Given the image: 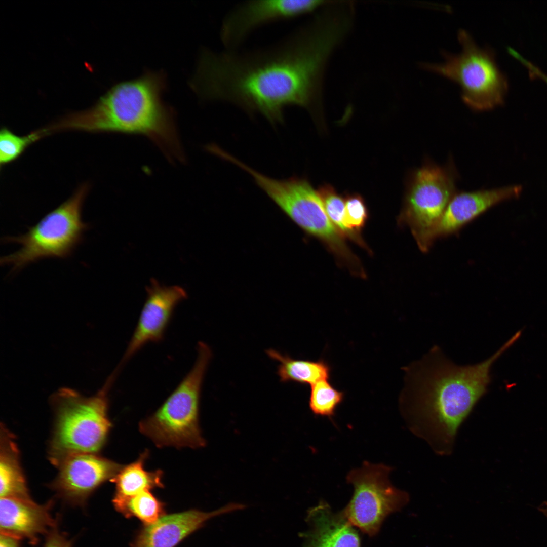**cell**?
Segmentation results:
<instances>
[{"label": "cell", "instance_id": "1", "mask_svg": "<svg viewBox=\"0 0 547 547\" xmlns=\"http://www.w3.org/2000/svg\"><path fill=\"white\" fill-rule=\"evenodd\" d=\"M315 21L266 46L200 54L193 86L201 98L233 104L273 124L291 105L311 106L324 63L342 33Z\"/></svg>", "mask_w": 547, "mask_h": 547}, {"label": "cell", "instance_id": "2", "mask_svg": "<svg viewBox=\"0 0 547 547\" xmlns=\"http://www.w3.org/2000/svg\"><path fill=\"white\" fill-rule=\"evenodd\" d=\"M510 346L506 342L488 359L465 366L455 364L434 347L421 361L402 368V409L412 432L437 453L452 451L459 427L487 392L493 363Z\"/></svg>", "mask_w": 547, "mask_h": 547}, {"label": "cell", "instance_id": "3", "mask_svg": "<svg viewBox=\"0 0 547 547\" xmlns=\"http://www.w3.org/2000/svg\"><path fill=\"white\" fill-rule=\"evenodd\" d=\"M165 86L162 72H146L116 85L92 109L68 116L56 123L54 129L142 135L171 162H183L174 112L161 99Z\"/></svg>", "mask_w": 547, "mask_h": 547}, {"label": "cell", "instance_id": "4", "mask_svg": "<svg viewBox=\"0 0 547 547\" xmlns=\"http://www.w3.org/2000/svg\"><path fill=\"white\" fill-rule=\"evenodd\" d=\"M116 374L93 396L64 387L51 397L55 422L49 453L53 464L73 455L96 454L103 446L111 426L108 393Z\"/></svg>", "mask_w": 547, "mask_h": 547}, {"label": "cell", "instance_id": "5", "mask_svg": "<svg viewBox=\"0 0 547 547\" xmlns=\"http://www.w3.org/2000/svg\"><path fill=\"white\" fill-rule=\"evenodd\" d=\"M234 164L249 174L258 186L294 222L307 234L322 241L353 274L359 276L363 272L359 259L330 221L318 191L307 180L296 177L274 179L238 159Z\"/></svg>", "mask_w": 547, "mask_h": 547}, {"label": "cell", "instance_id": "6", "mask_svg": "<svg viewBox=\"0 0 547 547\" xmlns=\"http://www.w3.org/2000/svg\"><path fill=\"white\" fill-rule=\"evenodd\" d=\"M194 364L158 409L139 425L141 433L158 447H204L199 423L204 376L212 357L209 346L200 342Z\"/></svg>", "mask_w": 547, "mask_h": 547}, {"label": "cell", "instance_id": "7", "mask_svg": "<svg viewBox=\"0 0 547 547\" xmlns=\"http://www.w3.org/2000/svg\"><path fill=\"white\" fill-rule=\"evenodd\" d=\"M88 190V185H82L66 201L28 227L25 233L4 237L3 243H15L20 247L2 257L1 264L10 267L14 272L45 258L69 257L89 227L82 219Z\"/></svg>", "mask_w": 547, "mask_h": 547}, {"label": "cell", "instance_id": "8", "mask_svg": "<svg viewBox=\"0 0 547 547\" xmlns=\"http://www.w3.org/2000/svg\"><path fill=\"white\" fill-rule=\"evenodd\" d=\"M458 39L462 48L460 53L443 52V62L423 63L421 66L458 84L462 100L474 111H486L501 104L506 83L492 52L478 46L465 30L458 31Z\"/></svg>", "mask_w": 547, "mask_h": 547}, {"label": "cell", "instance_id": "9", "mask_svg": "<svg viewBox=\"0 0 547 547\" xmlns=\"http://www.w3.org/2000/svg\"><path fill=\"white\" fill-rule=\"evenodd\" d=\"M392 470L382 463L364 461L361 467L351 470L346 476L354 491L342 511L354 527L369 536L376 535L384 519L401 511L409 501V494L389 481Z\"/></svg>", "mask_w": 547, "mask_h": 547}, {"label": "cell", "instance_id": "10", "mask_svg": "<svg viewBox=\"0 0 547 547\" xmlns=\"http://www.w3.org/2000/svg\"><path fill=\"white\" fill-rule=\"evenodd\" d=\"M455 193L454 178L449 169L425 164L412 175L398 223L410 229L418 244L439 222Z\"/></svg>", "mask_w": 547, "mask_h": 547}, {"label": "cell", "instance_id": "11", "mask_svg": "<svg viewBox=\"0 0 547 547\" xmlns=\"http://www.w3.org/2000/svg\"><path fill=\"white\" fill-rule=\"evenodd\" d=\"M323 2L316 0H248L236 5L222 20L220 38L226 50L240 49L247 37L265 25L308 13Z\"/></svg>", "mask_w": 547, "mask_h": 547}, {"label": "cell", "instance_id": "12", "mask_svg": "<svg viewBox=\"0 0 547 547\" xmlns=\"http://www.w3.org/2000/svg\"><path fill=\"white\" fill-rule=\"evenodd\" d=\"M59 471L51 485L56 494L72 505L84 506L94 491L111 480L122 466L96 454H80L66 457L57 466Z\"/></svg>", "mask_w": 547, "mask_h": 547}, {"label": "cell", "instance_id": "13", "mask_svg": "<svg viewBox=\"0 0 547 547\" xmlns=\"http://www.w3.org/2000/svg\"><path fill=\"white\" fill-rule=\"evenodd\" d=\"M146 290V300L122 363L129 360L145 344L162 339L175 308L187 296L181 287L166 286L155 279H151Z\"/></svg>", "mask_w": 547, "mask_h": 547}, {"label": "cell", "instance_id": "14", "mask_svg": "<svg viewBox=\"0 0 547 547\" xmlns=\"http://www.w3.org/2000/svg\"><path fill=\"white\" fill-rule=\"evenodd\" d=\"M521 191L518 186L455 193L436 226L417 245L427 251L437 238L458 231L465 225L491 207L505 200L517 197Z\"/></svg>", "mask_w": 547, "mask_h": 547}, {"label": "cell", "instance_id": "15", "mask_svg": "<svg viewBox=\"0 0 547 547\" xmlns=\"http://www.w3.org/2000/svg\"><path fill=\"white\" fill-rule=\"evenodd\" d=\"M52 504V501L38 504L33 499L1 497V533L36 545L41 536L58 524L51 514Z\"/></svg>", "mask_w": 547, "mask_h": 547}, {"label": "cell", "instance_id": "16", "mask_svg": "<svg viewBox=\"0 0 547 547\" xmlns=\"http://www.w3.org/2000/svg\"><path fill=\"white\" fill-rule=\"evenodd\" d=\"M244 507L243 504L232 503L211 512L190 510L161 517L140 531L133 547H174L206 521Z\"/></svg>", "mask_w": 547, "mask_h": 547}, {"label": "cell", "instance_id": "17", "mask_svg": "<svg viewBox=\"0 0 547 547\" xmlns=\"http://www.w3.org/2000/svg\"><path fill=\"white\" fill-rule=\"evenodd\" d=\"M307 529L300 534L303 547H361L359 535L342 511H334L321 500L306 517Z\"/></svg>", "mask_w": 547, "mask_h": 547}, {"label": "cell", "instance_id": "18", "mask_svg": "<svg viewBox=\"0 0 547 547\" xmlns=\"http://www.w3.org/2000/svg\"><path fill=\"white\" fill-rule=\"evenodd\" d=\"M1 497L31 500L22 470L18 450L11 434L1 429Z\"/></svg>", "mask_w": 547, "mask_h": 547}, {"label": "cell", "instance_id": "19", "mask_svg": "<svg viewBox=\"0 0 547 547\" xmlns=\"http://www.w3.org/2000/svg\"><path fill=\"white\" fill-rule=\"evenodd\" d=\"M148 454V451L145 450L136 461L122 466L111 480L115 485L112 499L113 505L143 491L164 486L162 471H148L144 468V463Z\"/></svg>", "mask_w": 547, "mask_h": 547}, {"label": "cell", "instance_id": "20", "mask_svg": "<svg viewBox=\"0 0 547 547\" xmlns=\"http://www.w3.org/2000/svg\"><path fill=\"white\" fill-rule=\"evenodd\" d=\"M266 353L279 362L277 374L281 382L311 386L320 380L330 379L332 367L323 358L317 361L295 359L274 349H267Z\"/></svg>", "mask_w": 547, "mask_h": 547}, {"label": "cell", "instance_id": "21", "mask_svg": "<svg viewBox=\"0 0 547 547\" xmlns=\"http://www.w3.org/2000/svg\"><path fill=\"white\" fill-rule=\"evenodd\" d=\"M114 506L127 518L136 517L146 525L155 522L164 512L163 503L149 490L143 491Z\"/></svg>", "mask_w": 547, "mask_h": 547}, {"label": "cell", "instance_id": "22", "mask_svg": "<svg viewBox=\"0 0 547 547\" xmlns=\"http://www.w3.org/2000/svg\"><path fill=\"white\" fill-rule=\"evenodd\" d=\"M310 386L309 406L312 413L331 417L343 402L345 393L336 388L330 379L320 380Z\"/></svg>", "mask_w": 547, "mask_h": 547}, {"label": "cell", "instance_id": "23", "mask_svg": "<svg viewBox=\"0 0 547 547\" xmlns=\"http://www.w3.org/2000/svg\"><path fill=\"white\" fill-rule=\"evenodd\" d=\"M45 128L24 136H19L6 127L0 132V164H8L19 158L34 142L48 135Z\"/></svg>", "mask_w": 547, "mask_h": 547}, {"label": "cell", "instance_id": "24", "mask_svg": "<svg viewBox=\"0 0 547 547\" xmlns=\"http://www.w3.org/2000/svg\"><path fill=\"white\" fill-rule=\"evenodd\" d=\"M345 201L344 223L348 232L349 239L368 251L361 233L368 218L365 201L358 194L347 195Z\"/></svg>", "mask_w": 547, "mask_h": 547}, {"label": "cell", "instance_id": "25", "mask_svg": "<svg viewBox=\"0 0 547 547\" xmlns=\"http://www.w3.org/2000/svg\"><path fill=\"white\" fill-rule=\"evenodd\" d=\"M318 192L332 224L344 239H349L348 232L344 223L345 198L342 197L332 186L329 185L321 187Z\"/></svg>", "mask_w": 547, "mask_h": 547}, {"label": "cell", "instance_id": "26", "mask_svg": "<svg viewBox=\"0 0 547 547\" xmlns=\"http://www.w3.org/2000/svg\"><path fill=\"white\" fill-rule=\"evenodd\" d=\"M43 547H73V543L71 540L59 530L57 524L45 535Z\"/></svg>", "mask_w": 547, "mask_h": 547}, {"label": "cell", "instance_id": "27", "mask_svg": "<svg viewBox=\"0 0 547 547\" xmlns=\"http://www.w3.org/2000/svg\"><path fill=\"white\" fill-rule=\"evenodd\" d=\"M20 541L16 537L1 533L0 547H21Z\"/></svg>", "mask_w": 547, "mask_h": 547}, {"label": "cell", "instance_id": "28", "mask_svg": "<svg viewBox=\"0 0 547 547\" xmlns=\"http://www.w3.org/2000/svg\"><path fill=\"white\" fill-rule=\"evenodd\" d=\"M538 510L547 518V502L543 503L538 508Z\"/></svg>", "mask_w": 547, "mask_h": 547}]
</instances>
